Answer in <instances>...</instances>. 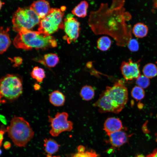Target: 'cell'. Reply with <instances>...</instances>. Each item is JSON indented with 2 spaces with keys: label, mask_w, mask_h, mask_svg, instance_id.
I'll return each instance as SVG.
<instances>
[{
  "label": "cell",
  "mask_w": 157,
  "mask_h": 157,
  "mask_svg": "<svg viewBox=\"0 0 157 157\" xmlns=\"http://www.w3.org/2000/svg\"><path fill=\"white\" fill-rule=\"evenodd\" d=\"M142 72L144 75L149 78H151L157 75V67L154 64L149 63L143 67Z\"/></svg>",
  "instance_id": "obj_21"
},
{
  "label": "cell",
  "mask_w": 157,
  "mask_h": 157,
  "mask_svg": "<svg viewBox=\"0 0 157 157\" xmlns=\"http://www.w3.org/2000/svg\"><path fill=\"white\" fill-rule=\"evenodd\" d=\"M59 58L57 55L55 53H49L45 55L41 63L49 67H55L58 63Z\"/></svg>",
  "instance_id": "obj_18"
},
{
  "label": "cell",
  "mask_w": 157,
  "mask_h": 157,
  "mask_svg": "<svg viewBox=\"0 0 157 157\" xmlns=\"http://www.w3.org/2000/svg\"><path fill=\"white\" fill-rule=\"evenodd\" d=\"M136 79L137 85L142 88H147L150 84V81L149 78L144 75H140Z\"/></svg>",
  "instance_id": "obj_25"
},
{
  "label": "cell",
  "mask_w": 157,
  "mask_h": 157,
  "mask_svg": "<svg viewBox=\"0 0 157 157\" xmlns=\"http://www.w3.org/2000/svg\"><path fill=\"white\" fill-rule=\"evenodd\" d=\"M30 7L34 11L40 19L44 18L51 9L49 2L45 0H39L34 1Z\"/></svg>",
  "instance_id": "obj_11"
},
{
  "label": "cell",
  "mask_w": 157,
  "mask_h": 157,
  "mask_svg": "<svg viewBox=\"0 0 157 157\" xmlns=\"http://www.w3.org/2000/svg\"><path fill=\"white\" fill-rule=\"evenodd\" d=\"M4 3L1 0H0V10H1Z\"/></svg>",
  "instance_id": "obj_35"
},
{
  "label": "cell",
  "mask_w": 157,
  "mask_h": 157,
  "mask_svg": "<svg viewBox=\"0 0 157 157\" xmlns=\"http://www.w3.org/2000/svg\"><path fill=\"white\" fill-rule=\"evenodd\" d=\"M128 100L127 88L122 80H119L111 86H107L98 100L93 104L101 113H118L124 108Z\"/></svg>",
  "instance_id": "obj_2"
},
{
  "label": "cell",
  "mask_w": 157,
  "mask_h": 157,
  "mask_svg": "<svg viewBox=\"0 0 157 157\" xmlns=\"http://www.w3.org/2000/svg\"><path fill=\"white\" fill-rule=\"evenodd\" d=\"M34 88L35 90H38L40 88V86L37 83H35L34 85Z\"/></svg>",
  "instance_id": "obj_33"
},
{
  "label": "cell",
  "mask_w": 157,
  "mask_h": 157,
  "mask_svg": "<svg viewBox=\"0 0 157 157\" xmlns=\"http://www.w3.org/2000/svg\"><path fill=\"white\" fill-rule=\"evenodd\" d=\"M3 146L5 149L8 150L10 148L11 144L9 142L6 141L4 142Z\"/></svg>",
  "instance_id": "obj_30"
},
{
  "label": "cell",
  "mask_w": 157,
  "mask_h": 157,
  "mask_svg": "<svg viewBox=\"0 0 157 157\" xmlns=\"http://www.w3.org/2000/svg\"><path fill=\"white\" fill-rule=\"evenodd\" d=\"M85 147L82 145L79 146L78 148V152H81L85 151Z\"/></svg>",
  "instance_id": "obj_32"
},
{
  "label": "cell",
  "mask_w": 157,
  "mask_h": 157,
  "mask_svg": "<svg viewBox=\"0 0 157 157\" xmlns=\"http://www.w3.org/2000/svg\"><path fill=\"white\" fill-rule=\"evenodd\" d=\"M131 95L134 99L137 101L140 100L144 97V91L143 88L138 86H135L131 90Z\"/></svg>",
  "instance_id": "obj_24"
},
{
  "label": "cell",
  "mask_w": 157,
  "mask_h": 157,
  "mask_svg": "<svg viewBox=\"0 0 157 157\" xmlns=\"http://www.w3.org/2000/svg\"><path fill=\"white\" fill-rule=\"evenodd\" d=\"M111 144L115 147H119L126 143L129 135L122 130L107 134Z\"/></svg>",
  "instance_id": "obj_12"
},
{
  "label": "cell",
  "mask_w": 157,
  "mask_h": 157,
  "mask_svg": "<svg viewBox=\"0 0 157 157\" xmlns=\"http://www.w3.org/2000/svg\"><path fill=\"white\" fill-rule=\"evenodd\" d=\"M46 157H61L60 156H52L51 155L47 154Z\"/></svg>",
  "instance_id": "obj_36"
},
{
  "label": "cell",
  "mask_w": 157,
  "mask_h": 157,
  "mask_svg": "<svg viewBox=\"0 0 157 157\" xmlns=\"http://www.w3.org/2000/svg\"><path fill=\"white\" fill-rule=\"evenodd\" d=\"M127 45L129 50L132 52L136 51L139 49L138 43L135 39H131L129 41Z\"/></svg>",
  "instance_id": "obj_27"
},
{
  "label": "cell",
  "mask_w": 157,
  "mask_h": 157,
  "mask_svg": "<svg viewBox=\"0 0 157 157\" xmlns=\"http://www.w3.org/2000/svg\"><path fill=\"white\" fill-rule=\"evenodd\" d=\"M72 157H98V155L93 150L78 152L74 154Z\"/></svg>",
  "instance_id": "obj_26"
},
{
  "label": "cell",
  "mask_w": 157,
  "mask_h": 157,
  "mask_svg": "<svg viewBox=\"0 0 157 157\" xmlns=\"http://www.w3.org/2000/svg\"><path fill=\"white\" fill-rule=\"evenodd\" d=\"M13 42L16 48L26 50L45 49L57 45L56 40L51 35L31 30H23L18 32Z\"/></svg>",
  "instance_id": "obj_3"
},
{
  "label": "cell",
  "mask_w": 157,
  "mask_h": 157,
  "mask_svg": "<svg viewBox=\"0 0 157 157\" xmlns=\"http://www.w3.org/2000/svg\"><path fill=\"white\" fill-rule=\"evenodd\" d=\"M49 100L50 103L55 106L59 107L63 106L65 100V95L60 91L55 90L49 95Z\"/></svg>",
  "instance_id": "obj_15"
},
{
  "label": "cell",
  "mask_w": 157,
  "mask_h": 157,
  "mask_svg": "<svg viewBox=\"0 0 157 157\" xmlns=\"http://www.w3.org/2000/svg\"><path fill=\"white\" fill-rule=\"evenodd\" d=\"M30 74L31 77L38 82H42L46 76L44 69L38 67H34Z\"/></svg>",
  "instance_id": "obj_23"
},
{
  "label": "cell",
  "mask_w": 157,
  "mask_h": 157,
  "mask_svg": "<svg viewBox=\"0 0 157 157\" xmlns=\"http://www.w3.org/2000/svg\"><path fill=\"white\" fill-rule=\"evenodd\" d=\"M112 42L107 36H103L99 38L97 42V47L100 50L105 51L108 50L110 47Z\"/></svg>",
  "instance_id": "obj_22"
},
{
  "label": "cell",
  "mask_w": 157,
  "mask_h": 157,
  "mask_svg": "<svg viewBox=\"0 0 157 157\" xmlns=\"http://www.w3.org/2000/svg\"><path fill=\"white\" fill-rule=\"evenodd\" d=\"M68 114L65 112H57L54 117L48 116L51 128L49 132L51 135L57 136L63 132L72 130L73 124L68 120Z\"/></svg>",
  "instance_id": "obj_8"
},
{
  "label": "cell",
  "mask_w": 157,
  "mask_h": 157,
  "mask_svg": "<svg viewBox=\"0 0 157 157\" xmlns=\"http://www.w3.org/2000/svg\"><path fill=\"white\" fill-rule=\"evenodd\" d=\"M154 7L157 9V0H154Z\"/></svg>",
  "instance_id": "obj_34"
},
{
  "label": "cell",
  "mask_w": 157,
  "mask_h": 157,
  "mask_svg": "<svg viewBox=\"0 0 157 157\" xmlns=\"http://www.w3.org/2000/svg\"><path fill=\"white\" fill-rule=\"evenodd\" d=\"M148 30V28L145 25L142 23H138L134 25L132 32L136 37L142 38L146 36Z\"/></svg>",
  "instance_id": "obj_19"
},
{
  "label": "cell",
  "mask_w": 157,
  "mask_h": 157,
  "mask_svg": "<svg viewBox=\"0 0 157 157\" xmlns=\"http://www.w3.org/2000/svg\"><path fill=\"white\" fill-rule=\"evenodd\" d=\"M23 92L22 80L19 76L8 74L0 80V99H17Z\"/></svg>",
  "instance_id": "obj_6"
},
{
  "label": "cell",
  "mask_w": 157,
  "mask_h": 157,
  "mask_svg": "<svg viewBox=\"0 0 157 157\" xmlns=\"http://www.w3.org/2000/svg\"><path fill=\"white\" fill-rule=\"evenodd\" d=\"M6 131L14 144L19 147H24L33 138L34 132L29 123L23 117L14 116Z\"/></svg>",
  "instance_id": "obj_4"
},
{
  "label": "cell",
  "mask_w": 157,
  "mask_h": 157,
  "mask_svg": "<svg viewBox=\"0 0 157 157\" xmlns=\"http://www.w3.org/2000/svg\"><path fill=\"white\" fill-rule=\"evenodd\" d=\"M51 8L47 15L40 19L38 31L47 35L57 31L59 28H63V18L65 10L61 7Z\"/></svg>",
  "instance_id": "obj_7"
},
{
  "label": "cell",
  "mask_w": 157,
  "mask_h": 157,
  "mask_svg": "<svg viewBox=\"0 0 157 157\" xmlns=\"http://www.w3.org/2000/svg\"><path fill=\"white\" fill-rule=\"evenodd\" d=\"M9 28L0 26V54L6 51L11 44L8 32Z\"/></svg>",
  "instance_id": "obj_14"
},
{
  "label": "cell",
  "mask_w": 157,
  "mask_h": 157,
  "mask_svg": "<svg viewBox=\"0 0 157 157\" xmlns=\"http://www.w3.org/2000/svg\"><path fill=\"white\" fill-rule=\"evenodd\" d=\"M88 7V4L86 1H82L73 9L72 13L78 17H84L87 15Z\"/></svg>",
  "instance_id": "obj_16"
},
{
  "label": "cell",
  "mask_w": 157,
  "mask_h": 157,
  "mask_svg": "<svg viewBox=\"0 0 157 157\" xmlns=\"http://www.w3.org/2000/svg\"><path fill=\"white\" fill-rule=\"evenodd\" d=\"M40 19L30 7L19 8L13 14V30L18 32L23 30H31L39 24Z\"/></svg>",
  "instance_id": "obj_5"
},
{
  "label": "cell",
  "mask_w": 157,
  "mask_h": 157,
  "mask_svg": "<svg viewBox=\"0 0 157 157\" xmlns=\"http://www.w3.org/2000/svg\"><path fill=\"white\" fill-rule=\"evenodd\" d=\"M14 62L15 65L18 66L21 64L22 62V59L20 57H16L14 58Z\"/></svg>",
  "instance_id": "obj_29"
},
{
  "label": "cell",
  "mask_w": 157,
  "mask_h": 157,
  "mask_svg": "<svg viewBox=\"0 0 157 157\" xmlns=\"http://www.w3.org/2000/svg\"><path fill=\"white\" fill-rule=\"evenodd\" d=\"M125 0H112L110 6L102 3L99 9L92 11L88 25L96 35L105 34L111 36L117 45L124 47L131 39V28L126 21L131 18L124 7Z\"/></svg>",
  "instance_id": "obj_1"
},
{
  "label": "cell",
  "mask_w": 157,
  "mask_h": 157,
  "mask_svg": "<svg viewBox=\"0 0 157 157\" xmlns=\"http://www.w3.org/2000/svg\"><path fill=\"white\" fill-rule=\"evenodd\" d=\"M5 131H6V130L4 129H1L0 130V147L2 145L4 135Z\"/></svg>",
  "instance_id": "obj_28"
},
{
  "label": "cell",
  "mask_w": 157,
  "mask_h": 157,
  "mask_svg": "<svg viewBox=\"0 0 157 157\" xmlns=\"http://www.w3.org/2000/svg\"><path fill=\"white\" fill-rule=\"evenodd\" d=\"M44 142V150L47 154L52 155L58 151L60 145L55 140L45 138Z\"/></svg>",
  "instance_id": "obj_17"
},
{
  "label": "cell",
  "mask_w": 157,
  "mask_h": 157,
  "mask_svg": "<svg viewBox=\"0 0 157 157\" xmlns=\"http://www.w3.org/2000/svg\"><path fill=\"white\" fill-rule=\"evenodd\" d=\"M2 151L0 149V155L2 154Z\"/></svg>",
  "instance_id": "obj_38"
},
{
  "label": "cell",
  "mask_w": 157,
  "mask_h": 157,
  "mask_svg": "<svg viewBox=\"0 0 157 157\" xmlns=\"http://www.w3.org/2000/svg\"><path fill=\"white\" fill-rule=\"evenodd\" d=\"M63 29L65 34L64 39L70 44L75 42L78 38L80 30V24L71 14H68L65 19Z\"/></svg>",
  "instance_id": "obj_9"
},
{
  "label": "cell",
  "mask_w": 157,
  "mask_h": 157,
  "mask_svg": "<svg viewBox=\"0 0 157 157\" xmlns=\"http://www.w3.org/2000/svg\"><path fill=\"white\" fill-rule=\"evenodd\" d=\"M80 94L83 100L87 101H89L94 97V91L92 86L86 85L82 88Z\"/></svg>",
  "instance_id": "obj_20"
},
{
  "label": "cell",
  "mask_w": 157,
  "mask_h": 157,
  "mask_svg": "<svg viewBox=\"0 0 157 157\" xmlns=\"http://www.w3.org/2000/svg\"><path fill=\"white\" fill-rule=\"evenodd\" d=\"M123 127L121 120L118 118L110 117L105 121L104 130L107 134L122 130Z\"/></svg>",
  "instance_id": "obj_13"
},
{
  "label": "cell",
  "mask_w": 157,
  "mask_h": 157,
  "mask_svg": "<svg viewBox=\"0 0 157 157\" xmlns=\"http://www.w3.org/2000/svg\"><path fill=\"white\" fill-rule=\"evenodd\" d=\"M146 157H157V148L155 149L151 153L147 155Z\"/></svg>",
  "instance_id": "obj_31"
},
{
  "label": "cell",
  "mask_w": 157,
  "mask_h": 157,
  "mask_svg": "<svg viewBox=\"0 0 157 157\" xmlns=\"http://www.w3.org/2000/svg\"><path fill=\"white\" fill-rule=\"evenodd\" d=\"M136 157H145L142 154H139Z\"/></svg>",
  "instance_id": "obj_37"
},
{
  "label": "cell",
  "mask_w": 157,
  "mask_h": 157,
  "mask_svg": "<svg viewBox=\"0 0 157 157\" xmlns=\"http://www.w3.org/2000/svg\"><path fill=\"white\" fill-rule=\"evenodd\" d=\"M120 69L123 77L126 81L136 79L140 75L138 63L133 62L131 59L122 62Z\"/></svg>",
  "instance_id": "obj_10"
}]
</instances>
